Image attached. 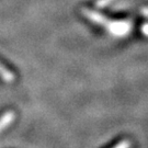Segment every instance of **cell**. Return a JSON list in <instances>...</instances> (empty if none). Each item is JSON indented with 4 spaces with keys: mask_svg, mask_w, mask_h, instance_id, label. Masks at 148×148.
<instances>
[{
    "mask_svg": "<svg viewBox=\"0 0 148 148\" xmlns=\"http://www.w3.org/2000/svg\"><path fill=\"white\" fill-rule=\"evenodd\" d=\"M16 119V114L13 111H7L0 116V133H2L7 130L13 123Z\"/></svg>",
    "mask_w": 148,
    "mask_h": 148,
    "instance_id": "obj_1",
    "label": "cell"
},
{
    "mask_svg": "<svg viewBox=\"0 0 148 148\" xmlns=\"http://www.w3.org/2000/svg\"><path fill=\"white\" fill-rule=\"evenodd\" d=\"M0 77L5 80V81H7V82H12L14 80V78H16L13 73L10 71L9 69L5 68L1 63H0Z\"/></svg>",
    "mask_w": 148,
    "mask_h": 148,
    "instance_id": "obj_2",
    "label": "cell"
},
{
    "mask_svg": "<svg viewBox=\"0 0 148 148\" xmlns=\"http://www.w3.org/2000/svg\"><path fill=\"white\" fill-rule=\"evenodd\" d=\"M132 147V143L128 139H123L120 143H117L115 146H113L112 148H131Z\"/></svg>",
    "mask_w": 148,
    "mask_h": 148,
    "instance_id": "obj_3",
    "label": "cell"
}]
</instances>
